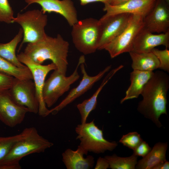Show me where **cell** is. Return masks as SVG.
Listing matches in <instances>:
<instances>
[{
  "label": "cell",
  "mask_w": 169,
  "mask_h": 169,
  "mask_svg": "<svg viewBox=\"0 0 169 169\" xmlns=\"http://www.w3.org/2000/svg\"><path fill=\"white\" fill-rule=\"evenodd\" d=\"M169 88V76L159 70L153 72L141 94L142 99L137 107V111L151 120L158 128L162 125L159 120L162 114L167 115V94Z\"/></svg>",
  "instance_id": "obj_1"
},
{
  "label": "cell",
  "mask_w": 169,
  "mask_h": 169,
  "mask_svg": "<svg viewBox=\"0 0 169 169\" xmlns=\"http://www.w3.org/2000/svg\"><path fill=\"white\" fill-rule=\"evenodd\" d=\"M69 44L58 34L53 38L47 35L43 39L34 43H28L23 53L35 63L42 64L50 60L57 69L66 75L68 62L67 59Z\"/></svg>",
  "instance_id": "obj_2"
},
{
  "label": "cell",
  "mask_w": 169,
  "mask_h": 169,
  "mask_svg": "<svg viewBox=\"0 0 169 169\" xmlns=\"http://www.w3.org/2000/svg\"><path fill=\"white\" fill-rule=\"evenodd\" d=\"M25 135L13 145L8 155L0 161V169H21L20 160L30 154L44 152L53 143L38 133L34 127L26 128Z\"/></svg>",
  "instance_id": "obj_3"
},
{
  "label": "cell",
  "mask_w": 169,
  "mask_h": 169,
  "mask_svg": "<svg viewBox=\"0 0 169 169\" xmlns=\"http://www.w3.org/2000/svg\"><path fill=\"white\" fill-rule=\"evenodd\" d=\"M71 35L75 47L84 55L98 49L101 35L99 20L92 18L78 21L72 26Z\"/></svg>",
  "instance_id": "obj_4"
},
{
  "label": "cell",
  "mask_w": 169,
  "mask_h": 169,
  "mask_svg": "<svg viewBox=\"0 0 169 169\" xmlns=\"http://www.w3.org/2000/svg\"><path fill=\"white\" fill-rule=\"evenodd\" d=\"M75 131L78 134L76 139L80 141L77 148L84 155L88 152L100 154L107 151H112L118 146L116 142L110 141L104 138L103 131L95 125L94 120L78 125Z\"/></svg>",
  "instance_id": "obj_5"
},
{
  "label": "cell",
  "mask_w": 169,
  "mask_h": 169,
  "mask_svg": "<svg viewBox=\"0 0 169 169\" xmlns=\"http://www.w3.org/2000/svg\"><path fill=\"white\" fill-rule=\"evenodd\" d=\"M47 22V15L38 9L18 13L13 23L19 24L23 30V37L18 51L24 43H34L44 39L47 36L44 29Z\"/></svg>",
  "instance_id": "obj_6"
},
{
  "label": "cell",
  "mask_w": 169,
  "mask_h": 169,
  "mask_svg": "<svg viewBox=\"0 0 169 169\" xmlns=\"http://www.w3.org/2000/svg\"><path fill=\"white\" fill-rule=\"evenodd\" d=\"M85 62L84 57H81L73 73L66 77L58 70H54L49 77L45 81L43 89L44 101L48 107L52 106L58 99L68 91L70 86L79 79L78 69L80 64Z\"/></svg>",
  "instance_id": "obj_7"
},
{
  "label": "cell",
  "mask_w": 169,
  "mask_h": 169,
  "mask_svg": "<svg viewBox=\"0 0 169 169\" xmlns=\"http://www.w3.org/2000/svg\"><path fill=\"white\" fill-rule=\"evenodd\" d=\"M144 17L132 14L125 29L118 36L106 45L104 49L107 51L113 58L122 53L131 52L135 40L143 27Z\"/></svg>",
  "instance_id": "obj_8"
},
{
  "label": "cell",
  "mask_w": 169,
  "mask_h": 169,
  "mask_svg": "<svg viewBox=\"0 0 169 169\" xmlns=\"http://www.w3.org/2000/svg\"><path fill=\"white\" fill-rule=\"evenodd\" d=\"M19 60L26 66L30 69L34 80L36 93L39 103L38 111L39 115L45 117L49 115V110L43 100V89L45 78L48 73L52 70L57 69L53 63L43 65L35 63L26 56L23 52L17 55Z\"/></svg>",
  "instance_id": "obj_9"
},
{
  "label": "cell",
  "mask_w": 169,
  "mask_h": 169,
  "mask_svg": "<svg viewBox=\"0 0 169 169\" xmlns=\"http://www.w3.org/2000/svg\"><path fill=\"white\" fill-rule=\"evenodd\" d=\"M8 91L17 104L27 108L29 112L35 114L38 113L39 103L34 83L32 79H20L14 78Z\"/></svg>",
  "instance_id": "obj_10"
},
{
  "label": "cell",
  "mask_w": 169,
  "mask_h": 169,
  "mask_svg": "<svg viewBox=\"0 0 169 169\" xmlns=\"http://www.w3.org/2000/svg\"><path fill=\"white\" fill-rule=\"evenodd\" d=\"M132 14L120 13L106 16L99 20L101 35L97 50L104 49L105 46L120 35L128 25Z\"/></svg>",
  "instance_id": "obj_11"
},
{
  "label": "cell",
  "mask_w": 169,
  "mask_h": 169,
  "mask_svg": "<svg viewBox=\"0 0 169 169\" xmlns=\"http://www.w3.org/2000/svg\"><path fill=\"white\" fill-rule=\"evenodd\" d=\"M84 63H81L80 65L83 77L79 84L77 87L73 89L58 105L49 110V114L56 115L76 99L84 94L90 89L95 83L101 79L111 68V65L108 66L97 75L90 76L88 74L85 70L84 64Z\"/></svg>",
  "instance_id": "obj_12"
},
{
  "label": "cell",
  "mask_w": 169,
  "mask_h": 169,
  "mask_svg": "<svg viewBox=\"0 0 169 169\" xmlns=\"http://www.w3.org/2000/svg\"><path fill=\"white\" fill-rule=\"evenodd\" d=\"M28 112L27 108L14 101L8 90L0 92V121L5 125L11 128L15 127L23 122Z\"/></svg>",
  "instance_id": "obj_13"
},
{
  "label": "cell",
  "mask_w": 169,
  "mask_h": 169,
  "mask_svg": "<svg viewBox=\"0 0 169 169\" xmlns=\"http://www.w3.org/2000/svg\"><path fill=\"white\" fill-rule=\"evenodd\" d=\"M144 27L152 33H165L169 31V3L156 0L155 4L143 18Z\"/></svg>",
  "instance_id": "obj_14"
},
{
  "label": "cell",
  "mask_w": 169,
  "mask_h": 169,
  "mask_svg": "<svg viewBox=\"0 0 169 169\" xmlns=\"http://www.w3.org/2000/svg\"><path fill=\"white\" fill-rule=\"evenodd\" d=\"M25 2L27 6L35 3L39 4L44 13L54 12L61 15L71 26L78 21L77 11L71 0H25Z\"/></svg>",
  "instance_id": "obj_15"
},
{
  "label": "cell",
  "mask_w": 169,
  "mask_h": 169,
  "mask_svg": "<svg viewBox=\"0 0 169 169\" xmlns=\"http://www.w3.org/2000/svg\"><path fill=\"white\" fill-rule=\"evenodd\" d=\"M169 46V31L158 34H153L143 27L137 34L134 42L131 52L137 53L151 52L157 46Z\"/></svg>",
  "instance_id": "obj_16"
},
{
  "label": "cell",
  "mask_w": 169,
  "mask_h": 169,
  "mask_svg": "<svg viewBox=\"0 0 169 169\" xmlns=\"http://www.w3.org/2000/svg\"><path fill=\"white\" fill-rule=\"evenodd\" d=\"M156 0H130L125 3L112 6L108 3L104 4L103 8L106 13L103 16L120 13H128L142 16L144 18L154 6Z\"/></svg>",
  "instance_id": "obj_17"
},
{
  "label": "cell",
  "mask_w": 169,
  "mask_h": 169,
  "mask_svg": "<svg viewBox=\"0 0 169 169\" xmlns=\"http://www.w3.org/2000/svg\"><path fill=\"white\" fill-rule=\"evenodd\" d=\"M84 154L79 149L73 151L67 149L62 153V161L67 169H90L94 166V158Z\"/></svg>",
  "instance_id": "obj_18"
},
{
  "label": "cell",
  "mask_w": 169,
  "mask_h": 169,
  "mask_svg": "<svg viewBox=\"0 0 169 169\" xmlns=\"http://www.w3.org/2000/svg\"><path fill=\"white\" fill-rule=\"evenodd\" d=\"M153 72L134 69L130 73L131 84L126 91L125 96L121 100L120 103L127 100L138 98Z\"/></svg>",
  "instance_id": "obj_19"
},
{
  "label": "cell",
  "mask_w": 169,
  "mask_h": 169,
  "mask_svg": "<svg viewBox=\"0 0 169 169\" xmlns=\"http://www.w3.org/2000/svg\"><path fill=\"white\" fill-rule=\"evenodd\" d=\"M168 146L167 142L156 143L145 156L137 161L135 169H152L157 165L166 161Z\"/></svg>",
  "instance_id": "obj_20"
},
{
  "label": "cell",
  "mask_w": 169,
  "mask_h": 169,
  "mask_svg": "<svg viewBox=\"0 0 169 169\" xmlns=\"http://www.w3.org/2000/svg\"><path fill=\"white\" fill-rule=\"evenodd\" d=\"M117 72L116 69L111 70L105 77L99 87L93 95L89 98L84 100L82 103L77 105V108L81 116V124L86 122L90 113L96 108L97 99L100 93L104 86Z\"/></svg>",
  "instance_id": "obj_21"
},
{
  "label": "cell",
  "mask_w": 169,
  "mask_h": 169,
  "mask_svg": "<svg viewBox=\"0 0 169 169\" xmlns=\"http://www.w3.org/2000/svg\"><path fill=\"white\" fill-rule=\"evenodd\" d=\"M132 60L133 69L143 71H153L159 68V62L151 52L146 53L129 52Z\"/></svg>",
  "instance_id": "obj_22"
},
{
  "label": "cell",
  "mask_w": 169,
  "mask_h": 169,
  "mask_svg": "<svg viewBox=\"0 0 169 169\" xmlns=\"http://www.w3.org/2000/svg\"><path fill=\"white\" fill-rule=\"evenodd\" d=\"M23 37V30L20 28L18 33L10 42L5 44L0 43V57L17 67L24 68L27 66L19 60L16 54L17 46Z\"/></svg>",
  "instance_id": "obj_23"
},
{
  "label": "cell",
  "mask_w": 169,
  "mask_h": 169,
  "mask_svg": "<svg viewBox=\"0 0 169 169\" xmlns=\"http://www.w3.org/2000/svg\"><path fill=\"white\" fill-rule=\"evenodd\" d=\"M0 73L20 79H33L32 73L27 67H18L0 57Z\"/></svg>",
  "instance_id": "obj_24"
},
{
  "label": "cell",
  "mask_w": 169,
  "mask_h": 169,
  "mask_svg": "<svg viewBox=\"0 0 169 169\" xmlns=\"http://www.w3.org/2000/svg\"><path fill=\"white\" fill-rule=\"evenodd\" d=\"M111 169H135L137 162V156L133 154L127 157H121L114 154L105 156Z\"/></svg>",
  "instance_id": "obj_25"
},
{
  "label": "cell",
  "mask_w": 169,
  "mask_h": 169,
  "mask_svg": "<svg viewBox=\"0 0 169 169\" xmlns=\"http://www.w3.org/2000/svg\"><path fill=\"white\" fill-rule=\"evenodd\" d=\"M26 131V128L19 134L0 137V161L8 155L14 144L25 135Z\"/></svg>",
  "instance_id": "obj_26"
},
{
  "label": "cell",
  "mask_w": 169,
  "mask_h": 169,
  "mask_svg": "<svg viewBox=\"0 0 169 169\" xmlns=\"http://www.w3.org/2000/svg\"><path fill=\"white\" fill-rule=\"evenodd\" d=\"M143 141L141 135L137 132L134 131L123 135L119 142L123 146L133 150Z\"/></svg>",
  "instance_id": "obj_27"
},
{
  "label": "cell",
  "mask_w": 169,
  "mask_h": 169,
  "mask_svg": "<svg viewBox=\"0 0 169 169\" xmlns=\"http://www.w3.org/2000/svg\"><path fill=\"white\" fill-rule=\"evenodd\" d=\"M13 11L8 0H0V22L13 23Z\"/></svg>",
  "instance_id": "obj_28"
},
{
  "label": "cell",
  "mask_w": 169,
  "mask_h": 169,
  "mask_svg": "<svg viewBox=\"0 0 169 169\" xmlns=\"http://www.w3.org/2000/svg\"><path fill=\"white\" fill-rule=\"evenodd\" d=\"M156 56L159 62L158 69L169 72V50L168 48L163 50L154 48L151 51Z\"/></svg>",
  "instance_id": "obj_29"
},
{
  "label": "cell",
  "mask_w": 169,
  "mask_h": 169,
  "mask_svg": "<svg viewBox=\"0 0 169 169\" xmlns=\"http://www.w3.org/2000/svg\"><path fill=\"white\" fill-rule=\"evenodd\" d=\"M14 78L0 73V92L9 90L13 84Z\"/></svg>",
  "instance_id": "obj_30"
},
{
  "label": "cell",
  "mask_w": 169,
  "mask_h": 169,
  "mask_svg": "<svg viewBox=\"0 0 169 169\" xmlns=\"http://www.w3.org/2000/svg\"><path fill=\"white\" fill-rule=\"evenodd\" d=\"M151 148L148 143L143 140L133 150V153L137 156L143 157L151 151Z\"/></svg>",
  "instance_id": "obj_31"
},
{
  "label": "cell",
  "mask_w": 169,
  "mask_h": 169,
  "mask_svg": "<svg viewBox=\"0 0 169 169\" xmlns=\"http://www.w3.org/2000/svg\"><path fill=\"white\" fill-rule=\"evenodd\" d=\"M109 168V165L106 159L99 157L97 160L95 169H107Z\"/></svg>",
  "instance_id": "obj_32"
},
{
  "label": "cell",
  "mask_w": 169,
  "mask_h": 169,
  "mask_svg": "<svg viewBox=\"0 0 169 169\" xmlns=\"http://www.w3.org/2000/svg\"><path fill=\"white\" fill-rule=\"evenodd\" d=\"M169 162L167 160L164 162L161 163L154 166L152 169H168Z\"/></svg>",
  "instance_id": "obj_33"
},
{
  "label": "cell",
  "mask_w": 169,
  "mask_h": 169,
  "mask_svg": "<svg viewBox=\"0 0 169 169\" xmlns=\"http://www.w3.org/2000/svg\"><path fill=\"white\" fill-rule=\"evenodd\" d=\"M80 4L82 5H85L89 3L95 2H101L105 3H109V0H79Z\"/></svg>",
  "instance_id": "obj_34"
},
{
  "label": "cell",
  "mask_w": 169,
  "mask_h": 169,
  "mask_svg": "<svg viewBox=\"0 0 169 169\" xmlns=\"http://www.w3.org/2000/svg\"><path fill=\"white\" fill-rule=\"evenodd\" d=\"M130 0H109V3L112 6H116L125 3Z\"/></svg>",
  "instance_id": "obj_35"
},
{
  "label": "cell",
  "mask_w": 169,
  "mask_h": 169,
  "mask_svg": "<svg viewBox=\"0 0 169 169\" xmlns=\"http://www.w3.org/2000/svg\"><path fill=\"white\" fill-rule=\"evenodd\" d=\"M165 0L168 3H169V0Z\"/></svg>",
  "instance_id": "obj_36"
}]
</instances>
